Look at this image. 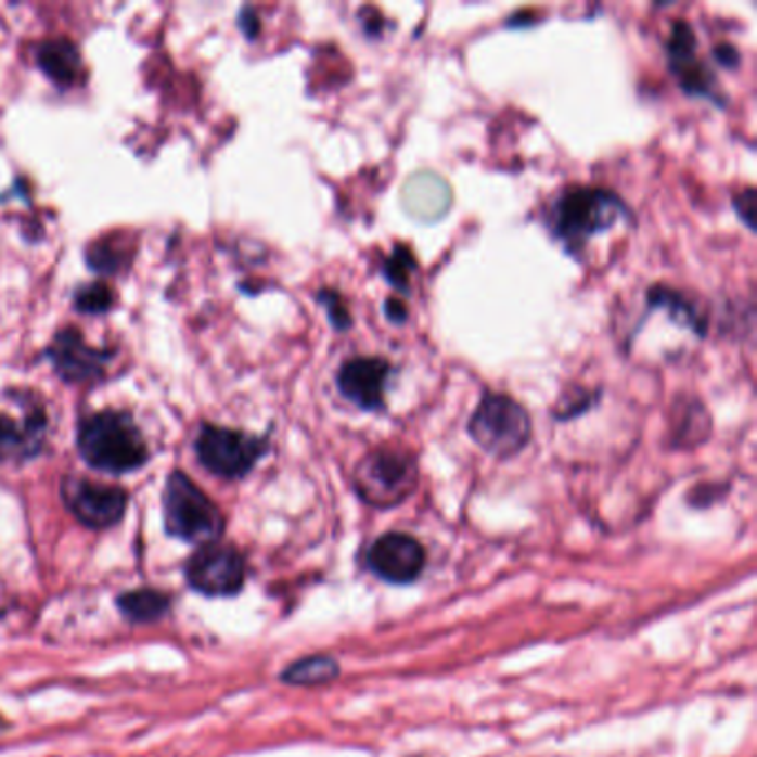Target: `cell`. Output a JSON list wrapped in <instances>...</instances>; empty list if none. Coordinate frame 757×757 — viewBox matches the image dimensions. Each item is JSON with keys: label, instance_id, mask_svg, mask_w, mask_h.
<instances>
[{"label": "cell", "instance_id": "16", "mask_svg": "<svg viewBox=\"0 0 757 757\" xmlns=\"http://www.w3.org/2000/svg\"><path fill=\"white\" fill-rule=\"evenodd\" d=\"M338 676L341 667L331 655H307L290 665L280 678L294 687H320L334 682Z\"/></svg>", "mask_w": 757, "mask_h": 757}, {"label": "cell", "instance_id": "18", "mask_svg": "<svg viewBox=\"0 0 757 757\" xmlns=\"http://www.w3.org/2000/svg\"><path fill=\"white\" fill-rule=\"evenodd\" d=\"M131 249H127V245H120L114 235L103 241H97L93 245L87 247V265L91 271H97L101 275H116L123 269H127L129 260H131Z\"/></svg>", "mask_w": 757, "mask_h": 757}, {"label": "cell", "instance_id": "25", "mask_svg": "<svg viewBox=\"0 0 757 757\" xmlns=\"http://www.w3.org/2000/svg\"><path fill=\"white\" fill-rule=\"evenodd\" d=\"M241 27H243V31L247 34V38H256V36H258L260 23H258V18H256V14H254L252 8H245V10L241 12Z\"/></svg>", "mask_w": 757, "mask_h": 757}, {"label": "cell", "instance_id": "3", "mask_svg": "<svg viewBox=\"0 0 757 757\" xmlns=\"http://www.w3.org/2000/svg\"><path fill=\"white\" fill-rule=\"evenodd\" d=\"M420 483L418 460L402 447H377L360 458L351 473L356 496L373 509H396Z\"/></svg>", "mask_w": 757, "mask_h": 757}, {"label": "cell", "instance_id": "4", "mask_svg": "<svg viewBox=\"0 0 757 757\" xmlns=\"http://www.w3.org/2000/svg\"><path fill=\"white\" fill-rule=\"evenodd\" d=\"M466 432L485 453L498 460H509L525 451L531 442L534 422L529 411L515 398L487 392L469 418Z\"/></svg>", "mask_w": 757, "mask_h": 757}, {"label": "cell", "instance_id": "23", "mask_svg": "<svg viewBox=\"0 0 757 757\" xmlns=\"http://www.w3.org/2000/svg\"><path fill=\"white\" fill-rule=\"evenodd\" d=\"M714 54H716V61H718L722 67L735 69V67L740 65V54H737L735 47H733V44H729V42L718 44L716 50H714Z\"/></svg>", "mask_w": 757, "mask_h": 757}, {"label": "cell", "instance_id": "7", "mask_svg": "<svg viewBox=\"0 0 757 757\" xmlns=\"http://www.w3.org/2000/svg\"><path fill=\"white\" fill-rule=\"evenodd\" d=\"M23 415L21 420L0 411V462H27L42 453L50 434V413L31 389H12Z\"/></svg>", "mask_w": 757, "mask_h": 757}, {"label": "cell", "instance_id": "19", "mask_svg": "<svg viewBox=\"0 0 757 757\" xmlns=\"http://www.w3.org/2000/svg\"><path fill=\"white\" fill-rule=\"evenodd\" d=\"M74 309L85 316H103L116 305V292L107 282H87L74 292Z\"/></svg>", "mask_w": 757, "mask_h": 757}, {"label": "cell", "instance_id": "9", "mask_svg": "<svg viewBox=\"0 0 757 757\" xmlns=\"http://www.w3.org/2000/svg\"><path fill=\"white\" fill-rule=\"evenodd\" d=\"M61 496L78 523L91 529L118 525L127 511V493L120 487L93 483L80 476H67L61 485Z\"/></svg>", "mask_w": 757, "mask_h": 757}, {"label": "cell", "instance_id": "22", "mask_svg": "<svg viewBox=\"0 0 757 757\" xmlns=\"http://www.w3.org/2000/svg\"><path fill=\"white\" fill-rule=\"evenodd\" d=\"M733 207H735L737 216L744 220V224L748 229H755V192L753 189H744L742 194H737L733 198Z\"/></svg>", "mask_w": 757, "mask_h": 757}, {"label": "cell", "instance_id": "13", "mask_svg": "<svg viewBox=\"0 0 757 757\" xmlns=\"http://www.w3.org/2000/svg\"><path fill=\"white\" fill-rule=\"evenodd\" d=\"M424 564H427V551L413 536L400 531L375 538L367 551L369 572L392 585H409L418 580Z\"/></svg>", "mask_w": 757, "mask_h": 757}, {"label": "cell", "instance_id": "17", "mask_svg": "<svg viewBox=\"0 0 757 757\" xmlns=\"http://www.w3.org/2000/svg\"><path fill=\"white\" fill-rule=\"evenodd\" d=\"M169 595L156 589H138L118 598L120 611L133 623H154L169 611Z\"/></svg>", "mask_w": 757, "mask_h": 757}, {"label": "cell", "instance_id": "21", "mask_svg": "<svg viewBox=\"0 0 757 757\" xmlns=\"http://www.w3.org/2000/svg\"><path fill=\"white\" fill-rule=\"evenodd\" d=\"M318 303L326 309V316H329V322L331 326H334L336 331H347L354 320H351V311L349 307L345 305V298L336 292V290H322L316 294Z\"/></svg>", "mask_w": 757, "mask_h": 757}, {"label": "cell", "instance_id": "1", "mask_svg": "<svg viewBox=\"0 0 757 757\" xmlns=\"http://www.w3.org/2000/svg\"><path fill=\"white\" fill-rule=\"evenodd\" d=\"M76 445L89 466L116 476L136 471L150 460L143 432L138 429L131 413L118 409L85 415L78 424Z\"/></svg>", "mask_w": 757, "mask_h": 757}, {"label": "cell", "instance_id": "6", "mask_svg": "<svg viewBox=\"0 0 757 757\" xmlns=\"http://www.w3.org/2000/svg\"><path fill=\"white\" fill-rule=\"evenodd\" d=\"M194 449L198 462L214 476L241 480L269 451V438L205 422L201 424Z\"/></svg>", "mask_w": 757, "mask_h": 757}, {"label": "cell", "instance_id": "14", "mask_svg": "<svg viewBox=\"0 0 757 757\" xmlns=\"http://www.w3.org/2000/svg\"><path fill=\"white\" fill-rule=\"evenodd\" d=\"M40 72L61 89H72L85 80V65L78 47L67 38L42 40L36 50Z\"/></svg>", "mask_w": 757, "mask_h": 757}, {"label": "cell", "instance_id": "11", "mask_svg": "<svg viewBox=\"0 0 757 757\" xmlns=\"http://www.w3.org/2000/svg\"><path fill=\"white\" fill-rule=\"evenodd\" d=\"M667 61L671 74L678 78L687 97L727 105L716 76L697 59L695 31L687 21H676L671 25V36L667 40Z\"/></svg>", "mask_w": 757, "mask_h": 757}, {"label": "cell", "instance_id": "10", "mask_svg": "<svg viewBox=\"0 0 757 757\" xmlns=\"http://www.w3.org/2000/svg\"><path fill=\"white\" fill-rule=\"evenodd\" d=\"M110 349H99L85 343L80 329L65 326L52 338L50 347L44 349V360L52 364L61 381L69 385L97 383L107 373L112 362Z\"/></svg>", "mask_w": 757, "mask_h": 757}, {"label": "cell", "instance_id": "8", "mask_svg": "<svg viewBox=\"0 0 757 757\" xmlns=\"http://www.w3.org/2000/svg\"><path fill=\"white\" fill-rule=\"evenodd\" d=\"M184 574L187 582L205 595H233L245 585V557L231 544H203L189 557Z\"/></svg>", "mask_w": 757, "mask_h": 757}, {"label": "cell", "instance_id": "24", "mask_svg": "<svg viewBox=\"0 0 757 757\" xmlns=\"http://www.w3.org/2000/svg\"><path fill=\"white\" fill-rule=\"evenodd\" d=\"M385 316L394 322V324H405L407 318H409V309L402 300H396V298H389L385 303Z\"/></svg>", "mask_w": 757, "mask_h": 757}, {"label": "cell", "instance_id": "2", "mask_svg": "<svg viewBox=\"0 0 757 757\" xmlns=\"http://www.w3.org/2000/svg\"><path fill=\"white\" fill-rule=\"evenodd\" d=\"M620 218H631L627 203L602 187H572L562 192L551 211L549 227L566 252H582L598 233L613 229Z\"/></svg>", "mask_w": 757, "mask_h": 757}, {"label": "cell", "instance_id": "5", "mask_svg": "<svg viewBox=\"0 0 757 757\" xmlns=\"http://www.w3.org/2000/svg\"><path fill=\"white\" fill-rule=\"evenodd\" d=\"M165 529L184 540L211 544L224 531V517L218 504L182 471H171L163 491Z\"/></svg>", "mask_w": 757, "mask_h": 757}, {"label": "cell", "instance_id": "15", "mask_svg": "<svg viewBox=\"0 0 757 757\" xmlns=\"http://www.w3.org/2000/svg\"><path fill=\"white\" fill-rule=\"evenodd\" d=\"M646 305L649 309H667L676 322L693 329L697 336L706 334L704 313L682 292L655 285L646 292Z\"/></svg>", "mask_w": 757, "mask_h": 757}, {"label": "cell", "instance_id": "20", "mask_svg": "<svg viewBox=\"0 0 757 757\" xmlns=\"http://www.w3.org/2000/svg\"><path fill=\"white\" fill-rule=\"evenodd\" d=\"M418 271V260L407 245H396L394 254L385 258L383 275L389 285L402 294L411 292V275Z\"/></svg>", "mask_w": 757, "mask_h": 757}, {"label": "cell", "instance_id": "12", "mask_svg": "<svg viewBox=\"0 0 757 757\" xmlns=\"http://www.w3.org/2000/svg\"><path fill=\"white\" fill-rule=\"evenodd\" d=\"M394 375L389 360L381 356H356L343 362L336 375L338 392L362 411H385L387 387Z\"/></svg>", "mask_w": 757, "mask_h": 757}]
</instances>
